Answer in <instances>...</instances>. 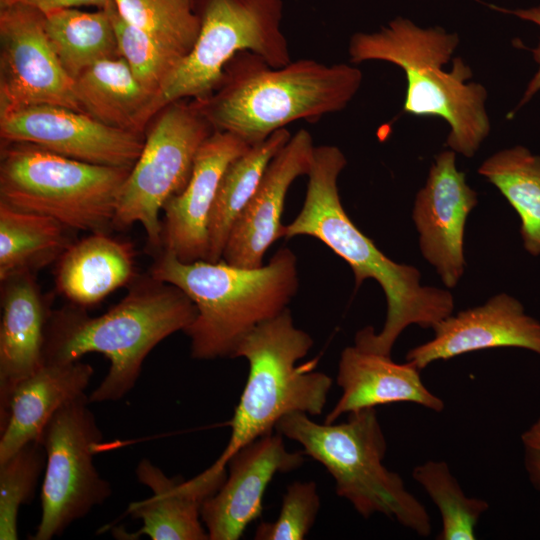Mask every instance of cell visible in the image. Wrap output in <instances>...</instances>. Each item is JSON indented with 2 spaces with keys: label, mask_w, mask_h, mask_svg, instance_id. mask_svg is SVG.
<instances>
[{
  "label": "cell",
  "mask_w": 540,
  "mask_h": 540,
  "mask_svg": "<svg viewBox=\"0 0 540 540\" xmlns=\"http://www.w3.org/2000/svg\"><path fill=\"white\" fill-rule=\"evenodd\" d=\"M346 164L337 146H315L303 207L285 225L284 238L305 235L323 242L351 267L356 288L367 279L378 282L387 301L383 328L376 333L373 327H364L357 332L354 345L391 356L396 340L407 327L415 324L433 329L453 313L454 299L445 289L421 285L416 267L388 258L353 223L341 203L337 185Z\"/></svg>",
  "instance_id": "obj_1"
},
{
  "label": "cell",
  "mask_w": 540,
  "mask_h": 540,
  "mask_svg": "<svg viewBox=\"0 0 540 540\" xmlns=\"http://www.w3.org/2000/svg\"><path fill=\"white\" fill-rule=\"evenodd\" d=\"M119 303L100 316L74 304L52 310L43 346L44 363L78 361L101 353L108 373L88 396L90 403L118 401L132 390L145 358L162 340L184 331L195 319L192 300L177 286L138 275Z\"/></svg>",
  "instance_id": "obj_2"
},
{
  "label": "cell",
  "mask_w": 540,
  "mask_h": 540,
  "mask_svg": "<svg viewBox=\"0 0 540 540\" xmlns=\"http://www.w3.org/2000/svg\"><path fill=\"white\" fill-rule=\"evenodd\" d=\"M362 78L358 68L346 63L306 58L273 67L253 52L241 51L225 66L218 88L192 101L215 130L252 146L294 121H315L343 110Z\"/></svg>",
  "instance_id": "obj_3"
},
{
  "label": "cell",
  "mask_w": 540,
  "mask_h": 540,
  "mask_svg": "<svg viewBox=\"0 0 540 540\" xmlns=\"http://www.w3.org/2000/svg\"><path fill=\"white\" fill-rule=\"evenodd\" d=\"M148 272L180 288L194 303L197 315L184 332L197 360L232 358L240 341L282 313L298 289L297 259L286 247L258 268L222 259L186 263L161 251Z\"/></svg>",
  "instance_id": "obj_4"
},
{
  "label": "cell",
  "mask_w": 540,
  "mask_h": 540,
  "mask_svg": "<svg viewBox=\"0 0 540 540\" xmlns=\"http://www.w3.org/2000/svg\"><path fill=\"white\" fill-rule=\"evenodd\" d=\"M458 44L455 33L441 27L421 28L397 17L379 31L355 33L348 54L355 64L377 60L400 67L407 80L403 111L445 120L450 126L446 145L470 158L489 135L491 124L485 107L487 90L467 82L472 77L470 67L457 57L451 71L443 69Z\"/></svg>",
  "instance_id": "obj_5"
},
{
  "label": "cell",
  "mask_w": 540,
  "mask_h": 540,
  "mask_svg": "<svg viewBox=\"0 0 540 540\" xmlns=\"http://www.w3.org/2000/svg\"><path fill=\"white\" fill-rule=\"evenodd\" d=\"M309 416L290 413L275 430L327 469L338 496L364 518L379 513L420 537L431 534L426 507L406 489L402 477L383 464L387 443L375 408L350 413L338 424H320Z\"/></svg>",
  "instance_id": "obj_6"
},
{
  "label": "cell",
  "mask_w": 540,
  "mask_h": 540,
  "mask_svg": "<svg viewBox=\"0 0 540 540\" xmlns=\"http://www.w3.org/2000/svg\"><path fill=\"white\" fill-rule=\"evenodd\" d=\"M312 346L313 339L295 326L288 308L240 341L232 358H245L249 373L230 421L228 444L214 462L217 466L226 467L237 450L272 433L290 413L322 414L332 379L297 365Z\"/></svg>",
  "instance_id": "obj_7"
},
{
  "label": "cell",
  "mask_w": 540,
  "mask_h": 540,
  "mask_svg": "<svg viewBox=\"0 0 540 540\" xmlns=\"http://www.w3.org/2000/svg\"><path fill=\"white\" fill-rule=\"evenodd\" d=\"M130 170L79 161L30 143L4 142L0 201L51 217L74 232L108 231Z\"/></svg>",
  "instance_id": "obj_8"
},
{
  "label": "cell",
  "mask_w": 540,
  "mask_h": 540,
  "mask_svg": "<svg viewBox=\"0 0 540 540\" xmlns=\"http://www.w3.org/2000/svg\"><path fill=\"white\" fill-rule=\"evenodd\" d=\"M200 30L185 56L153 98L149 118L170 103L202 100L220 85L227 63L251 51L269 65L291 61L282 31V0H193Z\"/></svg>",
  "instance_id": "obj_9"
},
{
  "label": "cell",
  "mask_w": 540,
  "mask_h": 540,
  "mask_svg": "<svg viewBox=\"0 0 540 540\" xmlns=\"http://www.w3.org/2000/svg\"><path fill=\"white\" fill-rule=\"evenodd\" d=\"M157 114L122 185L113 218L118 230L140 223L154 256L162 250L163 206L185 189L201 145L215 131L192 100L170 103Z\"/></svg>",
  "instance_id": "obj_10"
},
{
  "label": "cell",
  "mask_w": 540,
  "mask_h": 540,
  "mask_svg": "<svg viewBox=\"0 0 540 540\" xmlns=\"http://www.w3.org/2000/svg\"><path fill=\"white\" fill-rule=\"evenodd\" d=\"M83 393L60 407L44 427L40 442L46 451L41 487V518L33 540L60 536L112 494L93 457L102 432Z\"/></svg>",
  "instance_id": "obj_11"
},
{
  "label": "cell",
  "mask_w": 540,
  "mask_h": 540,
  "mask_svg": "<svg viewBox=\"0 0 540 540\" xmlns=\"http://www.w3.org/2000/svg\"><path fill=\"white\" fill-rule=\"evenodd\" d=\"M34 105L82 112L74 80L45 31L44 15L21 5L0 8V113Z\"/></svg>",
  "instance_id": "obj_12"
},
{
  "label": "cell",
  "mask_w": 540,
  "mask_h": 540,
  "mask_svg": "<svg viewBox=\"0 0 540 540\" xmlns=\"http://www.w3.org/2000/svg\"><path fill=\"white\" fill-rule=\"evenodd\" d=\"M3 142L30 143L79 161L132 168L144 145L139 133L105 125L88 114L54 105L0 113Z\"/></svg>",
  "instance_id": "obj_13"
},
{
  "label": "cell",
  "mask_w": 540,
  "mask_h": 540,
  "mask_svg": "<svg viewBox=\"0 0 540 540\" xmlns=\"http://www.w3.org/2000/svg\"><path fill=\"white\" fill-rule=\"evenodd\" d=\"M477 202L465 173L457 169L455 152L439 153L416 194L412 218L421 254L447 288L455 287L464 274L465 224Z\"/></svg>",
  "instance_id": "obj_14"
},
{
  "label": "cell",
  "mask_w": 540,
  "mask_h": 540,
  "mask_svg": "<svg viewBox=\"0 0 540 540\" xmlns=\"http://www.w3.org/2000/svg\"><path fill=\"white\" fill-rule=\"evenodd\" d=\"M303 462V454L287 450L277 431L237 450L227 462L226 479L202 506L201 519L209 540H238L260 517L263 496L273 477Z\"/></svg>",
  "instance_id": "obj_15"
},
{
  "label": "cell",
  "mask_w": 540,
  "mask_h": 540,
  "mask_svg": "<svg viewBox=\"0 0 540 540\" xmlns=\"http://www.w3.org/2000/svg\"><path fill=\"white\" fill-rule=\"evenodd\" d=\"M249 147L238 136L218 130L204 141L187 186L163 206L161 251L181 262L208 261L209 220L220 182L231 162Z\"/></svg>",
  "instance_id": "obj_16"
},
{
  "label": "cell",
  "mask_w": 540,
  "mask_h": 540,
  "mask_svg": "<svg viewBox=\"0 0 540 540\" xmlns=\"http://www.w3.org/2000/svg\"><path fill=\"white\" fill-rule=\"evenodd\" d=\"M432 330L431 340L406 354V361L420 371L435 361L491 348H522L540 355V321L528 315L522 303L507 293L452 313Z\"/></svg>",
  "instance_id": "obj_17"
},
{
  "label": "cell",
  "mask_w": 540,
  "mask_h": 540,
  "mask_svg": "<svg viewBox=\"0 0 540 540\" xmlns=\"http://www.w3.org/2000/svg\"><path fill=\"white\" fill-rule=\"evenodd\" d=\"M314 143L306 129H299L273 157L254 195L236 219L228 236L222 260L228 264L258 268L268 248L284 238L281 223L291 184L307 175L313 161Z\"/></svg>",
  "instance_id": "obj_18"
},
{
  "label": "cell",
  "mask_w": 540,
  "mask_h": 540,
  "mask_svg": "<svg viewBox=\"0 0 540 540\" xmlns=\"http://www.w3.org/2000/svg\"><path fill=\"white\" fill-rule=\"evenodd\" d=\"M136 476L151 489L152 496L128 506L127 514L142 521L134 536L146 535L152 540H209L201 519L202 506L226 479L227 466L213 463L185 480L166 476L144 458L136 467Z\"/></svg>",
  "instance_id": "obj_19"
},
{
  "label": "cell",
  "mask_w": 540,
  "mask_h": 540,
  "mask_svg": "<svg viewBox=\"0 0 540 540\" xmlns=\"http://www.w3.org/2000/svg\"><path fill=\"white\" fill-rule=\"evenodd\" d=\"M337 385L341 396L326 415V423L340 416L379 405L410 402L434 412L444 410L443 400L423 383L412 363H396L391 356L346 347L338 364Z\"/></svg>",
  "instance_id": "obj_20"
},
{
  "label": "cell",
  "mask_w": 540,
  "mask_h": 540,
  "mask_svg": "<svg viewBox=\"0 0 540 540\" xmlns=\"http://www.w3.org/2000/svg\"><path fill=\"white\" fill-rule=\"evenodd\" d=\"M1 281L0 410L14 387L43 365L45 330L51 301L34 273H20Z\"/></svg>",
  "instance_id": "obj_21"
},
{
  "label": "cell",
  "mask_w": 540,
  "mask_h": 540,
  "mask_svg": "<svg viewBox=\"0 0 540 540\" xmlns=\"http://www.w3.org/2000/svg\"><path fill=\"white\" fill-rule=\"evenodd\" d=\"M94 374L89 363H44L12 390L0 410V463L21 447L40 441L42 431L65 403L85 393Z\"/></svg>",
  "instance_id": "obj_22"
},
{
  "label": "cell",
  "mask_w": 540,
  "mask_h": 540,
  "mask_svg": "<svg viewBox=\"0 0 540 540\" xmlns=\"http://www.w3.org/2000/svg\"><path fill=\"white\" fill-rule=\"evenodd\" d=\"M135 250L108 231L73 242L56 262V289L69 303L87 308L101 302L137 276Z\"/></svg>",
  "instance_id": "obj_23"
},
{
  "label": "cell",
  "mask_w": 540,
  "mask_h": 540,
  "mask_svg": "<svg viewBox=\"0 0 540 540\" xmlns=\"http://www.w3.org/2000/svg\"><path fill=\"white\" fill-rule=\"evenodd\" d=\"M82 112L99 122L141 134L149 119L152 96L121 57L99 61L74 79Z\"/></svg>",
  "instance_id": "obj_24"
},
{
  "label": "cell",
  "mask_w": 540,
  "mask_h": 540,
  "mask_svg": "<svg viewBox=\"0 0 540 540\" xmlns=\"http://www.w3.org/2000/svg\"><path fill=\"white\" fill-rule=\"evenodd\" d=\"M75 234L51 217L0 201V280L57 262Z\"/></svg>",
  "instance_id": "obj_25"
},
{
  "label": "cell",
  "mask_w": 540,
  "mask_h": 540,
  "mask_svg": "<svg viewBox=\"0 0 540 540\" xmlns=\"http://www.w3.org/2000/svg\"><path fill=\"white\" fill-rule=\"evenodd\" d=\"M291 133L280 129L252 145L226 169L209 220L208 261L222 259L230 231L246 207L273 157L289 141Z\"/></svg>",
  "instance_id": "obj_26"
},
{
  "label": "cell",
  "mask_w": 540,
  "mask_h": 540,
  "mask_svg": "<svg viewBox=\"0 0 540 540\" xmlns=\"http://www.w3.org/2000/svg\"><path fill=\"white\" fill-rule=\"evenodd\" d=\"M109 7L94 12L65 8L43 14L52 48L73 80L93 64L120 56Z\"/></svg>",
  "instance_id": "obj_27"
},
{
  "label": "cell",
  "mask_w": 540,
  "mask_h": 540,
  "mask_svg": "<svg viewBox=\"0 0 540 540\" xmlns=\"http://www.w3.org/2000/svg\"><path fill=\"white\" fill-rule=\"evenodd\" d=\"M520 218L523 247L531 256H540V155L517 145L502 149L478 168Z\"/></svg>",
  "instance_id": "obj_28"
},
{
  "label": "cell",
  "mask_w": 540,
  "mask_h": 540,
  "mask_svg": "<svg viewBox=\"0 0 540 540\" xmlns=\"http://www.w3.org/2000/svg\"><path fill=\"white\" fill-rule=\"evenodd\" d=\"M412 477L439 510L442 528L438 540L476 539V526L489 509L486 500L467 496L442 460H428L415 466Z\"/></svg>",
  "instance_id": "obj_29"
},
{
  "label": "cell",
  "mask_w": 540,
  "mask_h": 540,
  "mask_svg": "<svg viewBox=\"0 0 540 540\" xmlns=\"http://www.w3.org/2000/svg\"><path fill=\"white\" fill-rule=\"evenodd\" d=\"M118 14L184 57L200 30L193 0H114Z\"/></svg>",
  "instance_id": "obj_30"
},
{
  "label": "cell",
  "mask_w": 540,
  "mask_h": 540,
  "mask_svg": "<svg viewBox=\"0 0 540 540\" xmlns=\"http://www.w3.org/2000/svg\"><path fill=\"white\" fill-rule=\"evenodd\" d=\"M109 11L119 54L153 100L184 56L124 20L115 4L109 7Z\"/></svg>",
  "instance_id": "obj_31"
},
{
  "label": "cell",
  "mask_w": 540,
  "mask_h": 540,
  "mask_svg": "<svg viewBox=\"0 0 540 540\" xmlns=\"http://www.w3.org/2000/svg\"><path fill=\"white\" fill-rule=\"evenodd\" d=\"M46 451L40 441L21 447L0 463V539H18V514L30 504L46 466Z\"/></svg>",
  "instance_id": "obj_32"
},
{
  "label": "cell",
  "mask_w": 540,
  "mask_h": 540,
  "mask_svg": "<svg viewBox=\"0 0 540 540\" xmlns=\"http://www.w3.org/2000/svg\"><path fill=\"white\" fill-rule=\"evenodd\" d=\"M320 508V497L313 481H295L283 495L280 513L273 522H262L256 540H302L312 528Z\"/></svg>",
  "instance_id": "obj_33"
},
{
  "label": "cell",
  "mask_w": 540,
  "mask_h": 540,
  "mask_svg": "<svg viewBox=\"0 0 540 540\" xmlns=\"http://www.w3.org/2000/svg\"><path fill=\"white\" fill-rule=\"evenodd\" d=\"M521 442L529 481L540 491V417L521 434Z\"/></svg>",
  "instance_id": "obj_34"
},
{
  "label": "cell",
  "mask_w": 540,
  "mask_h": 540,
  "mask_svg": "<svg viewBox=\"0 0 540 540\" xmlns=\"http://www.w3.org/2000/svg\"><path fill=\"white\" fill-rule=\"evenodd\" d=\"M114 4V0H0V8L21 5L35 9L42 14L65 8L94 6L105 9Z\"/></svg>",
  "instance_id": "obj_35"
},
{
  "label": "cell",
  "mask_w": 540,
  "mask_h": 540,
  "mask_svg": "<svg viewBox=\"0 0 540 540\" xmlns=\"http://www.w3.org/2000/svg\"><path fill=\"white\" fill-rule=\"evenodd\" d=\"M494 9H498L500 11L509 12L511 14H514L521 19L528 20L531 22L536 23L540 26V6L533 7L526 10H505L498 7H493ZM532 54L534 57L535 62L539 65L538 71L534 74L532 79L529 81L527 88L524 92V95L522 99L520 100L518 106L516 109L511 113L512 115L517 111L520 107H522L524 104L529 102L531 98L540 90V41L536 48L532 49Z\"/></svg>",
  "instance_id": "obj_36"
}]
</instances>
